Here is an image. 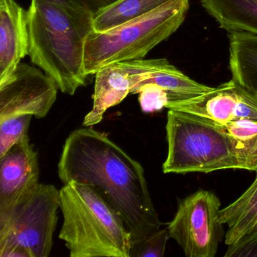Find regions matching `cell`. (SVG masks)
Wrapping results in <instances>:
<instances>
[{"label":"cell","instance_id":"obj_1","mask_svg":"<svg viewBox=\"0 0 257 257\" xmlns=\"http://www.w3.org/2000/svg\"><path fill=\"white\" fill-rule=\"evenodd\" d=\"M58 174L64 184L76 181L97 189L121 216L133 245L161 228L144 168L107 134L91 127L71 132Z\"/></svg>","mask_w":257,"mask_h":257},{"label":"cell","instance_id":"obj_2","mask_svg":"<svg viewBox=\"0 0 257 257\" xmlns=\"http://www.w3.org/2000/svg\"><path fill=\"white\" fill-rule=\"evenodd\" d=\"M27 16L31 61L61 92L74 95L86 85L85 48L94 16L50 0H31Z\"/></svg>","mask_w":257,"mask_h":257},{"label":"cell","instance_id":"obj_3","mask_svg":"<svg viewBox=\"0 0 257 257\" xmlns=\"http://www.w3.org/2000/svg\"><path fill=\"white\" fill-rule=\"evenodd\" d=\"M166 135L165 174H207L225 169L257 172V141H239L219 123L169 109Z\"/></svg>","mask_w":257,"mask_h":257},{"label":"cell","instance_id":"obj_4","mask_svg":"<svg viewBox=\"0 0 257 257\" xmlns=\"http://www.w3.org/2000/svg\"><path fill=\"white\" fill-rule=\"evenodd\" d=\"M59 238L71 257H131L133 240L120 215L93 186L76 181L60 190Z\"/></svg>","mask_w":257,"mask_h":257},{"label":"cell","instance_id":"obj_5","mask_svg":"<svg viewBox=\"0 0 257 257\" xmlns=\"http://www.w3.org/2000/svg\"><path fill=\"white\" fill-rule=\"evenodd\" d=\"M189 0H170L154 11L103 32L93 31L85 48V71L94 75L105 66L144 59L184 22Z\"/></svg>","mask_w":257,"mask_h":257},{"label":"cell","instance_id":"obj_6","mask_svg":"<svg viewBox=\"0 0 257 257\" xmlns=\"http://www.w3.org/2000/svg\"><path fill=\"white\" fill-rule=\"evenodd\" d=\"M61 209L60 190L40 183L22 201L0 212V257H48Z\"/></svg>","mask_w":257,"mask_h":257},{"label":"cell","instance_id":"obj_7","mask_svg":"<svg viewBox=\"0 0 257 257\" xmlns=\"http://www.w3.org/2000/svg\"><path fill=\"white\" fill-rule=\"evenodd\" d=\"M220 207V201L213 192L202 189L179 202L167 228L170 238L176 240L186 256L216 255L223 237Z\"/></svg>","mask_w":257,"mask_h":257},{"label":"cell","instance_id":"obj_8","mask_svg":"<svg viewBox=\"0 0 257 257\" xmlns=\"http://www.w3.org/2000/svg\"><path fill=\"white\" fill-rule=\"evenodd\" d=\"M58 89L45 72L21 62L0 81V121L20 115L45 118L56 101Z\"/></svg>","mask_w":257,"mask_h":257},{"label":"cell","instance_id":"obj_9","mask_svg":"<svg viewBox=\"0 0 257 257\" xmlns=\"http://www.w3.org/2000/svg\"><path fill=\"white\" fill-rule=\"evenodd\" d=\"M166 108L220 124L240 120L257 121V94L231 79L205 94L168 103Z\"/></svg>","mask_w":257,"mask_h":257},{"label":"cell","instance_id":"obj_10","mask_svg":"<svg viewBox=\"0 0 257 257\" xmlns=\"http://www.w3.org/2000/svg\"><path fill=\"white\" fill-rule=\"evenodd\" d=\"M38 155L26 137L0 158V212L8 210L39 184Z\"/></svg>","mask_w":257,"mask_h":257},{"label":"cell","instance_id":"obj_11","mask_svg":"<svg viewBox=\"0 0 257 257\" xmlns=\"http://www.w3.org/2000/svg\"><path fill=\"white\" fill-rule=\"evenodd\" d=\"M129 64L132 79L131 94H138L143 85L154 83L168 93L169 103H173L193 98L214 88L190 79L164 58L133 60Z\"/></svg>","mask_w":257,"mask_h":257},{"label":"cell","instance_id":"obj_12","mask_svg":"<svg viewBox=\"0 0 257 257\" xmlns=\"http://www.w3.org/2000/svg\"><path fill=\"white\" fill-rule=\"evenodd\" d=\"M29 55L28 16L16 0H0V81Z\"/></svg>","mask_w":257,"mask_h":257},{"label":"cell","instance_id":"obj_13","mask_svg":"<svg viewBox=\"0 0 257 257\" xmlns=\"http://www.w3.org/2000/svg\"><path fill=\"white\" fill-rule=\"evenodd\" d=\"M94 75L93 107L84 118V127L99 124L105 112L122 102L132 88V70L127 61L105 66Z\"/></svg>","mask_w":257,"mask_h":257},{"label":"cell","instance_id":"obj_14","mask_svg":"<svg viewBox=\"0 0 257 257\" xmlns=\"http://www.w3.org/2000/svg\"><path fill=\"white\" fill-rule=\"evenodd\" d=\"M201 5L222 29L257 35V0H201Z\"/></svg>","mask_w":257,"mask_h":257},{"label":"cell","instance_id":"obj_15","mask_svg":"<svg viewBox=\"0 0 257 257\" xmlns=\"http://www.w3.org/2000/svg\"><path fill=\"white\" fill-rule=\"evenodd\" d=\"M231 79L257 94V35L228 33Z\"/></svg>","mask_w":257,"mask_h":257},{"label":"cell","instance_id":"obj_16","mask_svg":"<svg viewBox=\"0 0 257 257\" xmlns=\"http://www.w3.org/2000/svg\"><path fill=\"white\" fill-rule=\"evenodd\" d=\"M253 183L234 202L221 209L219 220L226 224L225 244H231L257 226V172Z\"/></svg>","mask_w":257,"mask_h":257},{"label":"cell","instance_id":"obj_17","mask_svg":"<svg viewBox=\"0 0 257 257\" xmlns=\"http://www.w3.org/2000/svg\"><path fill=\"white\" fill-rule=\"evenodd\" d=\"M170 0H118L94 16L93 30L103 32L142 17Z\"/></svg>","mask_w":257,"mask_h":257},{"label":"cell","instance_id":"obj_18","mask_svg":"<svg viewBox=\"0 0 257 257\" xmlns=\"http://www.w3.org/2000/svg\"><path fill=\"white\" fill-rule=\"evenodd\" d=\"M33 115H20L0 121V158L28 136Z\"/></svg>","mask_w":257,"mask_h":257},{"label":"cell","instance_id":"obj_19","mask_svg":"<svg viewBox=\"0 0 257 257\" xmlns=\"http://www.w3.org/2000/svg\"><path fill=\"white\" fill-rule=\"evenodd\" d=\"M170 238L168 228H159L132 246L131 257H162Z\"/></svg>","mask_w":257,"mask_h":257},{"label":"cell","instance_id":"obj_20","mask_svg":"<svg viewBox=\"0 0 257 257\" xmlns=\"http://www.w3.org/2000/svg\"><path fill=\"white\" fill-rule=\"evenodd\" d=\"M139 103L144 113H152L166 108L170 98L168 93L159 85L148 83L139 90Z\"/></svg>","mask_w":257,"mask_h":257},{"label":"cell","instance_id":"obj_21","mask_svg":"<svg viewBox=\"0 0 257 257\" xmlns=\"http://www.w3.org/2000/svg\"><path fill=\"white\" fill-rule=\"evenodd\" d=\"M225 257H257V226L228 245Z\"/></svg>","mask_w":257,"mask_h":257},{"label":"cell","instance_id":"obj_22","mask_svg":"<svg viewBox=\"0 0 257 257\" xmlns=\"http://www.w3.org/2000/svg\"><path fill=\"white\" fill-rule=\"evenodd\" d=\"M50 1L85 12L94 17L97 13L112 5L118 0H50Z\"/></svg>","mask_w":257,"mask_h":257}]
</instances>
